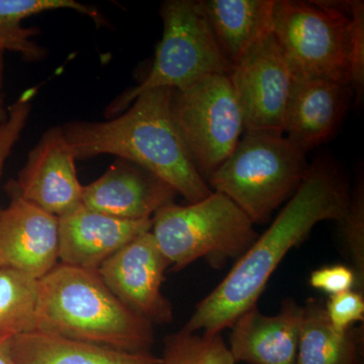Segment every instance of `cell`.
<instances>
[{"instance_id":"cell-1","label":"cell","mask_w":364,"mask_h":364,"mask_svg":"<svg viewBox=\"0 0 364 364\" xmlns=\"http://www.w3.org/2000/svg\"><path fill=\"white\" fill-rule=\"evenodd\" d=\"M349 200L348 186L334 166L320 162L310 166L286 207L212 293L196 305L182 330L214 335L231 327L242 314L257 306L287 253L304 243L318 223L339 222Z\"/></svg>"},{"instance_id":"cell-2","label":"cell","mask_w":364,"mask_h":364,"mask_svg":"<svg viewBox=\"0 0 364 364\" xmlns=\"http://www.w3.org/2000/svg\"><path fill=\"white\" fill-rule=\"evenodd\" d=\"M171 95V88H154L139 95L121 116L62 126L76 160L114 155L159 177L189 203L207 198L213 191L176 130Z\"/></svg>"},{"instance_id":"cell-3","label":"cell","mask_w":364,"mask_h":364,"mask_svg":"<svg viewBox=\"0 0 364 364\" xmlns=\"http://www.w3.org/2000/svg\"><path fill=\"white\" fill-rule=\"evenodd\" d=\"M36 331L129 352H150L153 325L124 305L97 272L59 263L39 280Z\"/></svg>"},{"instance_id":"cell-4","label":"cell","mask_w":364,"mask_h":364,"mask_svg":"<svg viewBox=\"0 0 364 364\" xmlns=\"http://www.w3.org/2000/svg\"><path fill=\"white\" fill-rule=\"evenodd\" d=\"M309 168L306 152L284 133L245 131L207 182L213 191L236 203L254 225H263L291 200Z\"/></svg>"},{"instance_id":"cell-5","label":"cell","mask_w":364,"mask_h":364,"mask_svg":"<svg viewBox=\"0 0 364 364\" xmlns=\"http://www.w3.org/2000/svg\"><path fill=\"white\" fill-rule=\"evenodd\" d=\"M152 220L151 233L173 272L198 259L224 267L229 259H239L259 236L250 218L215 191L188 205H165Z\"/></svg>"},{"instance_id":"cell-6","label":"cell","mask_w":364,"mask_h":364,"mask_svg":"<svg viewBox=\"0 0 364 364\" xmlns=\"http://www.w3.org/2000/svg\"><path fill=\"white\" fill-rule=\"evenodd\" d=\"M350 1L274 0L272 32L294 76L349 85Z\"/></svg>"},{"instance_id":"cell-7","label":"cell","mask_w":364,"mask_h":364,"mask_svg":"<svg viewBox=\"0 0 364 364\" xmlns=\"http://www.w3.org/2000/svg\"><path fill=\"white\" fill-rule=\"evenodd\" d=\"M162 39L147 77L122 93L107 107L112 119L126 111L139 95L154 88L182 90L205 76L229 75L232 65L223 55L200 1L168 0L160 9Z\"/></svg>"},{"instance_id":"cell-8","label":"cell","mask_w":364,"mask_h":364,"mask_svg":"<svg viewBox=\"0 0 364 364\" xmlns=\"http://www.w3.org/2000/svg\"><path fill=\"white\" fill-rule=\"evenodd\" d=\"M171 114L191 162L205 181L226 161L245 132L231 81L225 74L172 90Z\"/></svg>"},{"instance_id":"cell-9","label":"cell","mask_w":364,"mask_h":364,"mask_svg":"<svg viewBox=\"0 0 364 364\" xmlns=\"http://www.w3.org/2000/svg\"><path fill=\"white\" fill-rule=\"evenodd\" d=\"M245 131L284 133L294 73L272 32L244 53L229 74Z\"/></svg>"},{"instance_id":"cell-10","label":"cell","mask_w":364,"mask_h":364,"mask_svg":"<svg viewBox=\"0 0 364 364\" xmlns=\"http://www.w3.org/2000/svg\"><path fill=\"white\" fill-rule=\"evenodd\" d=\"M168 268L150 231L114 253L97 272L124 306L152 325H164L173 322V308L161 291Z\"/></svg>"},{"instance_id":"cell-11","label":"cell","mask_w":364,"mask_h":364,"mask_svg":"<svg viewBox=\"0 0 364 364\" xmlns=\"http://www.w3.org/2000/svg\"><path fill=\"white\" fill-rule=\"evenodd\" d=\"M76 158L63 127H52L28 155L11 189L45 212L61 218L82 205L83 186L79 181Z\"/></svg>"},{"instance_id":"cell-12","label":"cell","mask_w":364,"mask_h":364,"mask_svg":"<svg viewBox=\"0 0 364 364\" xmlns=\"http://www.w3.org/2000/svg\"><path fill=\"white\" fill-rule=\"evenodd\" d=\"M0 208V268L42 279L59 264V219L7 188Z\"/></svg>"},{"instance_id":"cell-13","label":"cell","mask_w":364,"mask_h":364,"mask_svg":"<svg viewBox=\"0 0 364 364\" xmlns=\"http://www.w3.org/2000/svg\"><path fill=\"white\" fill-rule=\"evenodd\" d=\"M177 193L169 184L130 161L117 159L97 181L83 186L82 205L122 220L152 219L173 203Z\"/></svg>"},{"instance_id":"cell-14","label":"cell","mask_w":364,"mask_h":364,"mask_svg":"<svg viewBox=\"0 0 364 364\" xmlns=\"http://www.w3.org/2000/svg\"><path fill=\"white\" fill-rule=\"evenodd\" d=\"M58 219L59 263L93 272L153 226L152 219H117L83 205Z\"/></svg>"},{"instance_id":"cell-15","label":"cell","mask_w":364,"mask_h":364,"mask_svg":"<svg viewBox=\"0 0 364 364\" xmlns=\"http://www.w3.org/2000/svg\"><path fill=\"white\" fill-rule=\"evenodd\" d=\"M303 306L284 299L277 315L267 316L257 306L242 314L231 326L230 352L235 363L298 364Z\"/></svg>"},{"instance_id":"cell-16","label":"cell","mask_w":364,"mask_h":364,"mask_svg":"<svg viewBox=\"0 0 364 364\" xmlns=\"http://www.w3.org/2000/svg\"><path fill=\"white\" fill-rule=\"evenodd\" d=\"M353 95L350 85L294 76L284 119V134L308 152L334 135Z\"/></svg>"},{"instance_id":"cell-17","label":"cell","mask_w":364,"mask_h":364,"mask_svg":"<svg viewBox=\"0 0 364 364\" xmlns=\"http://www.w3.org/2000/svg\"><path fill=\"white\" fill-rule=\"evenodd\" d=\"M16 364H162L151 352H129L42 332L11 338Z\"/></svg>"},{"instance_id":"cell-18","label":"cell","mask_w":364,"mask_h":364,"mask_svg":"<svg viewBox=\"0 0 364 364\" xmlns=\"http://www.w3.org/2000/svg\"><path fill=\"white\" fill-rule=\"evenodd\" d=\"M200 4L231 65L256 41L272 32L274 0H202Z\"/></svg>"},{"instance_id":"cell-19","label":"cell","mask_w":364,"mask_h":364,"mask_svg":"<svg viewBox=\"0 0 364 364\" xmlns=\"http://www.w3.org/2000/svg\"><path fill=\"white\" fill-rule=\"evenodd\" d=\"M363 329H336L322 299H309L303 306L298 364H363Z\"/></svg>"},{"instance_id":"cell-20","label":"cell","mask_w":364,"mask_h":364,"mask_svg":"<svg viewBox=\"0 0 364 364\" xmlns=\"http://www.w3.org/2000/svg\"><path fill=\"white\" fill-rule=\"evenodd\" d=\"M58 9H71L100 21L97 9L74 0H0V40L6 49L18 53L28 62L44 59L47 54L44 48L33 41L37 28H25L21 23L36 14Z\"/></svg>"},{"instance_id":"cell-21","label":"cell","mask_w":364,"mask_h":364,"mask_svg":"<svg viewBox=\"0 0 364 364\" xmlns=\"http://www.w3.org/2000/svg\"><path fill=\"white\" fill-rule=\"evenodd\" d=\"M39 280L11 268H0V333L14 337L36 331Z\"/></svg>"},{"instance_id":"cell-22","label":"cell","mask_w":364,"mask_h":364,"mask_svg":"<svg viewBox=\"0 0 364 364\" xmlns=\"http://www.w3.org/2000/svg\"><path fill=\"white\" fill-rule=\"evenodd\" d=\"M162 364H236L221 334L181 331L164 338Z\"/></svg>"},{"instance_id":"cell-23","label":"cell","mask_w":364,"mask_h":364,"mask_svg":"<svg viewBox=\"0 0 364 364\" xmlns=\"http://www.w3.org/2000/svg\"><path fill=\"white\" fill-rule=\"evenodd\" d=\"M340 236L355 273V291H364V183L358 181L350 193L348 208L340 220Z\"/></svg>"},{"instance_id":"cell-24","label":"cell","mask_w":364,"mask_h":364,"mask_svg":"<svg viewBox=\"0 0 364 364\" xmlns=\"http://www.w3.org/2000/svg\"><path fill=\"white\" fill-rule=\"evenodd\" d=\"M350 51L349 73L352 92L358 104L363 100L364 90V2L350 0Z\"/></svg>"},{"instance_id":"cell-25","label":"cell","mask_w":364,"mask_h":364,"mask_svg":"<svg viewBox=\"0 0 364 364\" xmlns=\"http://www.w3.org/2000/svg\"><path fill=\"white\" fill-rule=\"evenodd\" d=\"M330 322L336 329L344 330L364 320V294L355 289L330 296L325 304Z\"/></svg>"},{"instance_id":"cell-26","label":"cell","mask_w":364,"mask_h":364,"mask_svg":"<svg viewBox=\"0 0 364 364\" xmlns=\"http://www.w3.org/2000/svg\"><path fill=\"white\" fill-rule=\"evenodd\" d=\"M309 284L313 289L334 296L355 289L356 277L353 269L347 265H328L314 270Z\"/></svg>"},{"instance_id":"cell-27","label":"cell","mask_w":364,"mask_h":364,"mask_svg":"<svg viewBox=\"0 0 364 364\" xmlns=\"http://www.w3.org/2000/svg\"><path fill=\"white\" fill-rule=\"evenodd\" d=\"M11 338L9 335L0 333V364H16L11 353Z\"/></svg>"},{"instance_id":"cell-28","label":"cell","mask_w":364,"mask_h":364,"mask_svg":"<svg viewBox=\"0 0 364 364\" xmlns=\"http://www.w3.org/2000/svg\"><path fill=\"white\" fill-rule=\"evenodd\" d=\"M6 51V46L0 40V92H1L2 85L4 78V52Z\"/></svg>"},{"instance_id":"cell-29","label":"cell","mask_w":364,"mask_h":364,"mask_svg":"<svg viewBox=\"0 0 364 364\" xmlns=\"http://www.w3.org/2000/svg\"><path fill=\"white\" fill-rule=\"evenodd\" d=\"M7 117V111L6 107H4V98L2 93L0 92V124L4 123L6 121Z\"/></svg>"},{"instance_id":"cell-30","label":"cell","mask_w":364,"mask_h":364,"mask_svg":"<svg viewBox=\"0 0 364 364\" xmlns=\"http://www.w3.org/2000/svg\"><path fill=\"white\" fill-rule=\"evenodd\" d=\"M2 172H4V166H2L1 164H0V179H1L2 177Z\"/></svg>"}]
</instances>
